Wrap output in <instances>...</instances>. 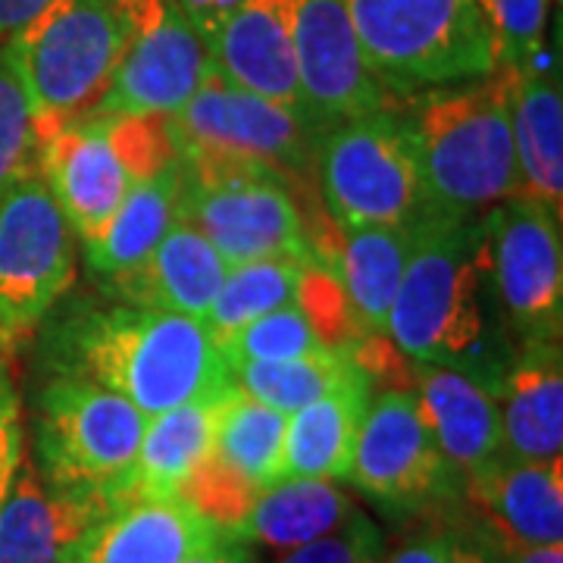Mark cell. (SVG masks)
I'll return each mask as SVG.
<instances>
[{"instance_id": "6da1fadb", "label": "cell", "mask_w": 563, "mask_h": 563, "mask_svg": "<svg viewBox=\"0 0 563 563\" xmlns=\"http://www.w3.org/2000/svg\"><path fill=\"white\" fill-rule=\"evenodd\" d=\"M47 376H76L135 404L144 417L232 388L203 320L122 301L63 298L38 329Z\"/></svg>"}, {"instance_id": "7a4b0ae2", "label": "cell", "mask_w": 563, "mask_h": 563, "mask_svg": "<svg viewBox=\"0 0 563 563\" xmlns=\"http://www.w3.org/2000/svg\"><path fill=\"white\" fill-rule=\"evenodd\" d=\"M385 335L410 363L457 366L495 388L514 339L495 298L479 217H435L413 232Z\"/></svg>"}, {"instance_id": "3957f363", "label": "cell", "mask_w": 563, "mask_h": 563, "mask_svg": "<svg viewBox=\"0 0 563 563\" xmlns=\"http://www.w3.org/2000/svg\"><path fill=\"white\" fill-rule=\"evenodd\" d=\"M398 110L444 217H483L488 207L523 195L504 66L483 79L422 88L398 101Z\"/></svg>"}, {"instance_id": "277c9868", "label": "cell", "mask_w": 563, "mask_h": 563, "mask_svg": "<svg viewBox=\"0 0 563 563\" xmlns=\"http://www.w3.org/2000/svg\"><path fill=\"white\" fill-rule=\"evenodd\" d=\"M120 20L110 0H47L3 41L44 141L101 113L120 63Z\"/></svg>"}, {"instance_id": "5b68a950", "label": "cell", "mask_w": 563, "mask_h": 563, "mask_svg": "<svg viewBox=\"0 0 563 563\" xmlns=\"http://www.w3.org/2000/svg\"><path fill=\"white\" fill-rule=\"evenodd\" d=\"M313 176L335 229H420L444 217L398 103L325 129L317 139Z\"/></svg>"}, {"instance_id": "8992f818", "label": "cell", "mask_w": 563, "mask_h": 563, "mask_svg": "<svg viewBox=\"0 0 563 563\" xmlns=\"http://www.w3.org/2000/svg\"><path fill=\"white\" fill-rule=\"evenodd\" d=\"M179 157L166 117L98 113L38 141V176L76 242L101 239L132 181Z\"/></svg>"}, {"instance_id": "52a82bcc", "label": "cell", "mask_w": 563, "mask_h": 563, "mask_svg": "<svg viewBox=\"0 0 563 563\" xmlns=\"http://www.w3.org/2000/svg\"><path fill=\"white\" fill-rule=\"evenodd\" d=\"M147 417L135 404L76 376H47L35 395L38 476L63 495L117 504L129 495Z\"/></svg>"}, {"instance_id": "ba28073f", "label": "cell", "mask_w": 563, "mask_h": 563, "mask_svg": "<svg viewBox=\"0 0 563 563\" xmlns=\"http://www.w3.org/2000/svg\"><path fill=\"white\" fill-rule=\"evenodd\" d=\"M344 10L366 66L395 101L495 73L473 0H344Z\"/></svg>"}, {"instance_id": "9c48e42d", "label": "cell", "mask_w": 563, "mask_h": 563, "mask_svg": "<svg viewBox=\"0 0 563 563\" xmlns=\"http://www.w3.org/2000/svg\"><path fill=\"white\" fill-rule=\"evenodd\" d=\"M179 217L229 266L269 257H313L295 188L254 163L181 154Z\"/></svg>"}, {"instance_id": "30bf717a", "label": "cell", "mask_w": 563, "mask_h": 563, "mask_svg": "<svg viewBox=\"0 0 563 563\" xmlns=\"http://www.w3.org/2000/svg\"><path fill=\"white\" fill-rule=\"evenodd\" d=\"M76 244L38 169L0 188V361H16L69 295Z\"/></svg>"}, {"instance_id": "8fae6325", "label": "cell", "mask_w": 563, "mask_h": 563, "mask_svg": "<svg viewBox=\"0 0 563 563\" xmlns=\"http://www.w3.org/2000/svg\"><path fill=\"white\" fill-rule=\"evenodd\" d=\"M344 483L398 520L463 507V476L444 457L410 388H383L369 398Z\"/></svg>"}, {"instance_id": "7c38bea8", "label": "cell", "mask_w": 563, "mask_h": 563, "mask_svg": "<svg viewBox=\"0 0 563 563\" xmlns=\"http://www.w3.org/2000/svg\"><path fill=\"white\" fill-rule=\"evenodd\" d=\"M166 122L179 154L266 166L291 188H303L313 176L320 132L298 110L244 88L213 63L195 95Z\"/></svg>"}, {"instance_id": "4fadbf2b", "label": "cell", "mask_w": 563, "mask_h": 563, "mask_svg": "<svg viewBox=\"0 0 563 563\" xmlns=\"http://www.w3.org/2000/svg\"><path fill=\"white\" fill-rule=\"evenodd\" d=\"M479 220L495 298L514 344L561 342V220L526 195L488 207Z\"/></svg>"}, {"instance_id": "5bb4252c", "label": "cell", "mask_w": 563, "mask_h": 563, "mask_svg": "<svg viewBox=\"0 0 563 563\" xmlns=\"http://www.w3.org/2000/svg\"><path fill=\"white\" fill-rule=\"evenodd\" d=\"M120 20V63L101 113L173 117L201 85L210 57L181 0H110Z\"/></svg>"}, {"instance_id": "9a60e30c", "label": "cell", "mask_w": 563, "mask_h": 563, "mask_svg": "<svg viewBox=\"0 0 563 563\" xmlns=\"http://www.w3.org/2000/svg\"><path fill=\"white\" fill-rule=\"evenodd\" d=\"M288 35L303 120L320 135L398 103L366 66L344 0H288Z\"/></svg>"}, {"instance_id": "2e32d148", "label": "cell", "mask_w": 563, "mask_h": 563, "mask_svg": "<svg viewBox=\"0 0 563 563\" xmlns=\"http://www.w3.org/2000/svg\"><path fill=\"white\" fill-rule=\"evenodd\" d=\"M181 10L217 69L303 117L288 0H181Z\"/></svg>"}, {"instance_id": "e0dca14e", "label": "cell", "mask_w": 563, "mask_h": 563, "mask_svg": "<svg viewBox=\"0 0 563 563\" xmlns=\"http://www.w3.org/2000/svg\"><path fill=\"white\" fill-rule=\"evenodd\" d=\"M463 507L507 551L563 542V461L501 454L463 479Z\"/></svg>"}, {"instance_id": "ac0fdd59", "label": "cell", "mask_w": 563, "mask_h": 563, "mask_svg": "<svg viewBox=\"0 0 563 563\" xmlns=\"http://www.w3.org/2000/svg\"><path fill=\"white\" fill-rule=\"evenodd\" d=\"M220 536L181 498H122L81 532L69 563H185Z\"/></svg>"}, {"instance_id": "d6986e66", "label": "cell", "mask_w": 563, "mask_h": 563, "mask_svg": "<svg viewBox=\"0 0 563 563\" xmlns=\"http://www.w3.org/2000/svg\"><path fill=\"white\" fill-rule=\"evenodd\" d=\"M229 263L188 220L176 217L157 247L132 269L113 279L98 282L103 298L122 303L154 307L203 320L220 291Z\"/></svg>"}, {"instance_id": "ffe728a7", "label": "cell", "mask_w": 563, "mask_h": 563, "mask_svg": "<svg viewBox=\"0 0 563 563\" xmlns=\"http://www.w3.org/2000/svg\"><path fill=\"white\" fill-rule=\"evenodd\" d=\"M510 76V125L523 195L563 220V91L558 47L523 66H504Z\"/></svg>"}, {"instance_id": "44dd1931", "label": "cell", "mask_w": 563, "mask_h": 563, "mask_svg": "<svg viewBox=\"0 0 563 563\" xmlns=\"http://www.w3.org/2000/svg\"><path fill=\"white\" fill-rule=\"evenodd\" d=\"M407 388L420 404L444 457L463 479L501 457V417L492 385L457 366L410 363Z\"/></svg>"}, {"instance_id": "7402d4cb", "label": "cell", "mask_w": 563, "mask_h": 563, "mask_svg": "<svg viewBox=\"0 0 563 563\" xmlns=\"http://www.w3.org/2000/svg\"><path fill=\"white\" fill-rule=\"evenodd\" d=\"M504 457L558 461L563 454V342L514 344L495 383Z\"/></svg>"}, {"instance_id": "603a6c76", "label": "cell", "mask_w": 563, "mask_h": 563, "mask_svg": "<svg viewBox=\"0 0 563 563\" xmlns=\"http://www.w3.org/2000/svg\"><path fill=\"white\" fill-rule=\"evenodd\" d=\"M103 507L110 504L51 488L25 454L0 507V563H69L81 532Z\"/></svg>"}, {"instance_id": "cb8c5ba5", "label": "cell", "mask_w": 563, "mask_h": 563, "mask_svg": "<svg viewBox=\"0 0 563 563\" xmlns=\"http://www.w3.org/2000/svg\"><path fill=\"white\" fill-rule=\"evenodd\" d=\"M417 229L391 225H357L339 229L313 257L325 263L342 285L347 307L363 335H385L388 313L407 269Z\"/></svg>"}, {"instance_id": "d4e9b609", "label": "cell", "mask_w": 563, "mask_h": 563, "mask_svg": "<svg viewBox=\"0 0 563 563\" xmlns=\"http://www.w3.org/2000/svg\"><path fill=\"white\" fill-rule=\"evenodd\" d=\"M232 391L235 385L220 395L179 404L147 417L125 498H154V501L179 498L185 483L213 454L217 417Z\"/></svg>"}, {"instance_id": "484cf974", "label": "cell", "mask_w": 563, "mask_h": 563, "mask_svg": "<svg viewBox=\"0 0 563 563\" xmlns=\"http://www.w3.org/2000/svg\"><path fill=\"white\" fill-rule=\"evenodd\" d=\"M369 398L373 383L363 379L288 413L279 479L344 483Z\"/></svg>"}, {"instance_id": "4316f807", "label": "cell", "mask_w": 563, "mask_h": 563, "mask_svg": "<svg viewBox=\"0 0 563 563\" xmlns=\"http://www.w3.org/2000/svg\"><path fill=\"white\" fill-rule=\"evenodd\" d=\"M181 198V154L163 169L132 181L117 217L103 229L101 239L85 244L88 273L98 282L113 279L139 266L166 235L179 217Z\"/></svg>"}, {"instance_id": "83f0119b", "label": "cell", "mask_w": 563, "mask_h": 563, "mask_svg": "<svg viewBox=\"0 0 563 563\" xmlns=\"http://www.w3.org/2000/svg\"><path fill=\"white\" fill-rule=\"evenodd\" d=\"M361 507L329 479H279L263 488L235 539L269 551H295L342 529Z\"/></svg>"}, {"instance_id": "f1b7e54d", "label": "cell", "mask_w": 563, "mask_h": 563, "mask_svg": "<svg viewBox=\"0 0 563 563\" xmlns=\"http://www.w3.org/2000/svg\"><path fill=\"white\" fill-rule=\"evenodd\" d=\"M232 379H235V388L251 401L266 404L288 417L307 404L320 401L344 385L363 383L369 376L351 357V351L325 347V351L295 357V361L242 366L232 373Z\"/></svg>"}, {"instance_id": "f546056e", "label": "cell", "mask_w": 563, "mask_h": 563, "mask_svg": "<svg viewBox=\"0 0 563 563\" xmlns=\"http://www.w3.org/2000/svg\"><path fill=\"white\" fill-rule=\"evenodd\" d=\"M313 261L317 257H269V261L229 266L220 291L203 317V325L210 329L217 344L263 313L298 301L307 266Z\"/></svg>"}, {"instance_id": "4dcf8cb0", "label": "cell", "mask_w": 563, "mask_h": 563, "mask_svg": "<svg viewBox=\"0 0 563 563\" xmlns=\"http://www.w3.org/2000/svg\"><path fill=\"white\" fill-rule=\"evenodd\" d=\"M285 413L251 401L239 388L225 398L213 432V457L257 488L279 483Z\"/></svg>"}, {"instance_id": "1f68e13d", "label": "cell", "mask_w": 563, "mask_h": 563, "mask_svg": "<svg viewBox=\"0 0 563 563\" xmlns=\"http://www.w3.org/2000/svg\"><path fill=\"white\" fill-rule=\"evenodd\" d=\"M325 347L329 344L322 342L317 322L310 320L301 301H291L279 310L263 313L220 344L222 357L232 373L242 366H254V363L295 361V357H307V354H317Z\"/></svg>"}, {"instance_id": "d6a6232c", "label": "cell", "mask_w": 563, "mask_h": 563, "mask_svg": "<svg viewBox=\"0 0 563 563\" xmlns=\"http://www.w3.org/2000/svg\"><path fill=\"white\" fill-rule=\"evenodd\" d=\"M483 20L495 66H523L544 44L551 0H473Z\"/></svg>"}, {"instance_id": "836d02e7", "label": "cell", "mask_w": 563, "mask_h": 563, "mask_svg": "<svg viewBox=\"0 0 563 563\" xmlns=\"http://www.w3.org/2000/svg\"><path fill=\"white\" fill-rule=\"evenodd\" d=\"M38 169V135L20 76L0 44V188Z\"/></svg>"}, {"instance_id": "e575fe53", "label": "cell", "mask_w": 563, "mask_h": 563, "mask_svg": "<svg viewBox=\"0 0 563 563\" xmlns=\"http://www.w3.org/2000/svg\"><path fill=\"white\" fill-rule=\"evenodd\" d=\"M261 492L263 488L242 479L239 473H232L229 466H222L210 454V461L203 463L201 470L185 483L179 498L185 504H191L203 520L217 526L222 536L235 539Z\"/></svg>"}, {"instance_id": "d590c367", "label": "cell", "mask_w": 563, "mask_h": 563, "mask_svg": "<svg viewBox=\"0 0 563 563\" xmlns=\"http://www.w3.org/2000/svg\"><path fill=\"white\" fill-rule=\"evenodd\" d=\"M385 551L383 529L357 510L342 529L282 554L279 563H383Z\"/></svg>"}, {"instance_id": "8d00e7d4", "label": "cell", "mask_w": 563, "mask_h": 563, "mask_svg": "<svg viewBox=\"0 0 563 563\" xmlns=\"http://www.w3.org/2000/svg\"><path fill=\"white\" fill-rule=\"evenodd\" d=\"M25 461V422L22 398L13 376V363L0 361V507L10 495V485Z\"/></svg>"}, {"instance_id": "74e56055", "label": "cell", "mask_w": 563, "mask_h": 563, "mask_svg": "<svg viewBox=\"0 0 563 563\" xmlns=\"http://www.w3.org/2000/svg\"><path fill=\"white\" fill-rule=\"evenodd\" d=\"M451 551H454L451 520L448 523L426 520L398 548H388L383 563H451Z\"/></svg>"}, {"instance_id": "f35d334b", "label": "cell", "mask_w": 563, "mask_h": 563, "mask_svg": "<svg viewBox=\"0 0 563 563\" xmlns=\"http://www.w3.org/2000/svg\"><path fill=\"white\" fill-rule=\"evenodd\" d=\"M451 529H454L451 563H507V548L470 514L466 517L451 514Z\"/></svg>"}, {"instance_id": "ab89813d", "label": "cell", "mask_w": 563, "mask_h": 563, "mask_svg": "<svg viewBox=\"0 0 563 563\" xmlns=\"http://www.w3.org/2000/svg\"><path fill=\"white\" fill-rule=\"evenodd\" d=\"M185 563H257V558H254V551H251L247 542H242V539L220 536L210 548L191 554Z\"/></svg>"}, {"instance_id": "60d3db41", "label": "cell", "mask_w": 563, "mask_h": 563, "mask_svg": "<svg viewBox=\"0 0 563 563\" xmlns=\"http://www.w3.org/2000/svg\"><path fill=\"white\" fill-rule=\"evenodd\" d=\"M47 0H0V38H10Z\"/></svg>"}, {"instance_id": "b9f144b4", "label": "cell", "mask_w": 563, "mask_h": 563, "mask_svg": "<svg viewBox=\"0 0 563 563\" xmlns=\"http://www.w3.org/2000/svg\"><path fill=\"white\" fill-rule=\"evenodd\" d=\"M507 563H563V542L514 548L507 551Z\"/></svg>"}, {"instance_id": "7bdbcfd3", "label": "cell", "mask_w": 563, "mask_h": 563, "mask_svg": "<svg viewBox=\"0 0 563 563\" xmlns=\"http://www.w3.org/2000/svg\"><path fill=\"white\" fill-rule=\"evenodd\" d=\"M554 3H558V0H554Z\"/></svg>"}]
</instances>
